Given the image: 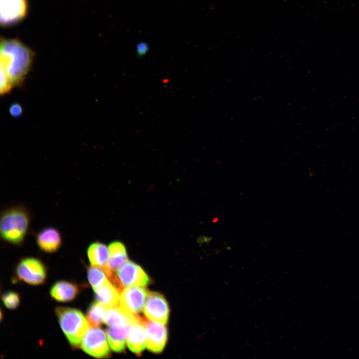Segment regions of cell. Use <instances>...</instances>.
<instances>
[{"label": "cell", "mask_w": 359, "mask_h": 359, "mask_svg": "<svg viewBox=\"0 0 359 359\" xmlns=\"http://www.w3.org/2000/svg\"><path fill=\"white\" fill-rule=\"evenodd\" d=\"M36 241L40 249L46 253H53L60 248L62 244L60 232L55 228L47 227L36 235Z\"/></svg>", "instance_id": "obj_13"}, {"label": "cell", "mask_w": 359, "mask_h": 359, "mask_svg": "<svg viewBox=\"0 0 359 359\" xmlns=\"http://www.w3.org/2000/svg\"><path fill=\"white\" fill-rule=\"evenodd\" d=\"M109 260L108 267L113 272L118 269L128 261L126 248L123 243L114 241L109 246Z\"/></svg>", "instance_id": "obj_17"}, {"label": "cell", "mask_w": 359, "mask_h": 359, "mask_svg": "<svg viewBox=\"0 0 359 359\" xmlns=\"http://www.w3.org/2000/svg\"><path fill=\"white\" fill-rule=\"evenodd\" d=\"M130 327H109L106 331L108 342L111 349L116 352L123 351Z\"/></svg>", "instance_id": "obj_18"}, {"label": "cell", "mask_w": 359, "mask_h": 359, "mask_svg": "<svg viewBox=\"0 0 359 359\" xmlns=\"http://www.w3.org/2000/svg\"><path fill=\"white\" fill-rule=\"evenodd\" d=\"M55 313L61 328L69 343L75 347L81 345L90 324L83 313L71 308L57 307Z\"/></svg>", "instance_id": "obj_3"}, {"label": "cell", "mask_w": 359, "mask_h": 359, "mask_svg": "<svg viewBox=\"0 0 359 359\" xmlns=\"http://www.w3.org/2000/svg\"><path fill=\"white\" fill-rule=\"evenodd\" d=\"M153 322L143 318L146 331L147 347L152 352L159 353L163 351L167 343V330L163 325Z\"/></svg>", "instance_id": "obj_10"}, {"label": "cell", "mask_w": 359, "mask_h": 359, "mask_svg": "<svg viewBox=\"0 0 359 359\" xmlns=\"http://www.w3.org/2000/svg\"><path fill=\"white\" fill-rule=\"evenodd\" d=\"M82 349L87 354L97 358H102L109 355L110 350L104 331L98 327H92L84 336Z\"/></svg>", "instance_id": "obj_4"}, {"label": "cell", "mask_w": 359, "mask_h": 359, "mask_svg": "<svg viewBox=\"0 0 359 359\" xmlns=\"http://www.w3.org/2000/svg\"><path fill=\"white\" fill-rule=\"evenodd\" d=\"M94 291L97 301L108 309L121 305L120 292L109 279Z\"/></svg>", "instance_id": "obj_15"}, {"label": "cell", "mask_w": 359, "mask_h": 359, "mask_svg": "<svg viewBox=\"0 0 359 359\" xmlns=\"http://www.w3.org/2000/svg\"><path fill=\"white\" fill-rule=\"evenodd\" d=\"M28 9L27 0H0V22L7 27L15 25L26 16Z\"/></svg>", "instance_id": "obj_6"}, {"label": "cell", "mask_w": 359, "mask_h": 359, "mask_svg": "<svg viewBox=\"0 0 359 359\" xmlns=\"http://www.w3.org/2000/svg\"><path fill=\"white\" fill-rule=\"evenodd\" d=\"M141 318L120 305L108 309L105 323L109 327H130L140 321Z\"/></svg>", "instance_id": "obj_11"}, {"label": "cell", "mask_w": 359, "mask_h": 359, "mask_svg": "<svg viewBox=\"0 0 359 359\" xmlns=\"http://www.w3.org/2000/svg\"><path fill=\"white\" fill-rule=\"evenodd\" d=\"M79 292V287L76 284L59 281L52 286L50 293L51 297L56 301L66 302L73 300Z\"/></svg>", "instance_id": "obj_16"}, {"label": "cell", "mask_w": 359, "mask_h": 359, "mask_svg": "<svg viewBox=\"0 0 359 359\" xmlns=\"http://www.w3.org/2000/svg\"><path fill=\"white\" fill-rule=\"evenodd\" d=\"M144 313L149 320L165 325L168 320L169 309L163 296L157 292H149Z\"/></svg>", "instance_id": "obj_8"}, {"label": "cell", "mask_w": 359, "mask_h": 359, "mask_svg": "<svg viewBox=\"0 0 359 359\" xmlns=\"http://www.w3.org/2000/svg\"><path fill=\"white\" fill-rule=\"evenodd\" d=\"M108 308L98 302H95L89 307L87 319L92 327H98L105 321Z\"/></svg>", "instance_id": "obj_19"}, {"label": "cell", "mask_w": 359, "mask_h": 359, "mask_svg": "<svg viewBox=\"0 0 359 359\" xmlns=\"http://www.w3.org/2000/svg\"><path fill=\"white\" fill-rule=\"evenodd\" d=\"M34 56V52L19 40L1 38L0 70L8 76L14 87L23 84L32 67Z\"/></svg>", "instance_id": "obj_1"}, {"label": "cell", "mask_w": 359, "mask_h": 359, "mask_svg": "<svg viewBox=\"0 0 359 359\" xmlns=\"http://www.w3.org/2000/svg\"><path fill=\"white\" fill-rule=\"evenodd\" d=\"M2 300L6 307L9 309H14L19 304L20 298L17 293L8 291L2 295Z\"/></svg>", "instance_id": "obj_21"}, {"label": "cell", "mask_w": 359, "mask_h": 359, "mask_svg": "<svg viewBox=\"0 0 359 359\" xmlns=\"http://www.w3.org/2000/svg\"><path fill=\"white\" fill-rule=\"evenodd\" d=\"M9 113L12 117L17 118L22 113V107L18 103H13L11 105L9 108Z\"/></svg>", "instance_id": "obj_22"}, {"label": "cell", "mask_w": 359, "mask_h": 359, "mask_svg": "<svg viewBox=\"0 0 359 359\" xmlns=\"http://www.w3.org/2000/svg\"><path fill=\"white\" fill-rule=\"evenodd\" d=\"M117 277L121 286L145 287L149 278L142 268L135 263L127 261L117 271Z\"/></svg>", "instance_id": "obj_7"}, {"label": "cell", "mask_w": 359, "mask_h": 359, "mask_svg": "<svg viewBox=\"0 0 359 359\" xmlns=\"http://www.w3.org/2000/svg\"><path fill=\"white\" fill-rule=\"evenodd\" d=\"M87 275L89 282L93 290L100 287L108 279L103 269L93 266L88 269Z\"/></svg>", "instance_id": "obj_20"}, {"label": "cell", "mask_w": 359, "mask_h": 359, "mask_svg": "<svg viewBox=\"0 0 359 359\" xmlns=\"http://www.w3.org/2000/svg\"><path fill=\"white\" fill-rule=\"evenodd\" d=\"M16 273L19 280L31 285L43 283L46 278V270L39 259L27 257L20 261L17 265Z\"/></svg>", "instance_id": "obj_5"}, {"label": "cell", "mask_w": 359, "mask_h": 359, "mask_svg": "<svg viewBox=\"0 0 359 359\" xmlns=\"http://www.w3.org/2000/svg\"><path fill=\"white\" fill-rule=\"evenodd\" d=\"M87 256L91 266L103 269L107 277L113 273L108 267L109 250L104 244L100 242L92 243L88 247Z\"/></svg>", "instance_id": "obj_12"}, {"label": "cell", "mask_w": 359, "mask_h": 359, "mask_svg": "<svg viewBox=\"0 0 359 359\" xmlns=\"http://www.w3.org/2000/svg\"><path fill=\"white\" fill-rule=\"evenodd\" d=\"M148 294L149 292L144 288L126 287L120 293L121 305L127 311L138 314L144 308Z\"/></svg>", "instance_id": "obj_9"}, {"label": "cell", "mask_w": 359, "mask_h": 359, "mask_svg": "<svg viewBox=\"0 0 359 359\" xmlns=\"http://www.w3.org/2000/svg\"><path fill=\"white\" fill-rule=\"evenodd\" d=\"M30 222L29 212L24 206H15L4 209L0 220L2 239L11 244L20 245L27 235Z\"/></svg>", "instance_id": "obj_2"}, {"label": "cell", "mask_w": 359, "mask_h": 359, "mask_svg": "<svg viewBox=\"0 0 359 359\" xmlns=\"http://www.w3.org/2000/svg\"><path fill=\"white\" fill-rule=\"evenodd\" d=\"M127 338L129 349L136 354L140 355L147 346L146 331L143 318L129 327Z\"/></svg>", "instance_id": "obj_14"}]
</instances>
